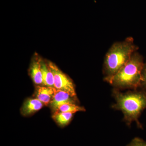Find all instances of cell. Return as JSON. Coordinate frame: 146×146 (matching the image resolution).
<instances>
[{
  "mask_svg": "<svg viewBox=\"0 0 146 146\" xmlns=\"http://www.w3.org/2000/svg\"><path fill=\"white\" fill-rule=\"evenodd\" d=\"M138 48L131 36L123 41L114 43L105 56L103 69L104 81L110 83L113 76L127 63Z\"/></svg>",
  "mask_w": 146,
  "mask_h": 146,
  "instance_id": "obj_1",
  "label": "cell"
},
{
  "mask_svg": "<svg viewBox=\"0 0 146 146\" xmlns=\"http://www.w3.org/2000/svg\"><path fill=\"white\" fill-rule=\"evenodd\" d=\"M144 64L143 56L135 52L127 63L113 76L110 84L117 90H136L141 87Z\"/></svg>",
  "mask_w": 146,
  "mask_h": 146,
  "instance_id": "obj_2",
  "label": "cell"
},
{
  "mask_svg": "<svg viewBox=\"0 0 146 146\" xmlns=\"http://www.w3.org/2000/svg\"><path fill=\"white\" fill-rule=\"evenodd\" d=\"M113 94L116 100L113 108L121 111L124 119L128 125L136 121L139 125L138 117L146 108V92L129 91L122 93L115 89Z\"/></svg>",
  "mask_w": 146,
  "mask_h": 146,
  "instance_id": "obj_3",
  "label": "cell"
},
{
  "mask_svg": "<svg viewBox=\"0 0 146 146\" xmlns=\"http://www.w3.org/2000/svg\"><path fill=\"white\" fill-rule=\"evenodd\" d=\"M48 65L54 76V88L65 91L73 97H76L75 88L72 80L62 72L54 63L48 61Z\"/></svg>",
  "mask_w": 146,
  "mask_h": 146,
  "instance_id": "obj_4",
  "label": "cell"
},
{
  "mask_svg": "<svg viewBox=\"0 0 146 146\" xmlns=\"http://www.w3.org/2000/svg\"><path fill=\"white\" fill-rule=\"evenodd\" d=\"M77 98L65 91L56 89L53 98L50 102V107L54 113L57 112L59 108L66 104H76Z\"/></svg>",
  "mask_w": 146,
  "mask_h": 146,
  "instance_id": "obj_5",
  "label": "cell"
},
{
  "mask_svg": "<svg viewBox=\"0 0 146 146\" xmlns=\"http://www.w3.org/2000/svg\"><path fill=\"white\" fill-rule=\"evenodd\" d=\"M56 89L54 87L47 86H36V98L42 102L45 105L50 104L52 100Z\"/></svg>",
  "mask_w": 146,
  "mask_h": 146,
  "instance_id": "obj_6",
  "label": "cell"
},
{
  "mask_svg": "<svg viewBox=\"0 0 146 146\" xmlns=\"http://www.w3.org/2000/svg\"><path fill=\"white\" fill-rule=\"evenodd\" d=\"M44 105L37 98L29 99L25 102L21 108V114L24 116L31 115L41 109Z\"/></svg>",
  "mask_w": 146,
  "mask_h": 146,
  "instance_id": "obj_7",
  "label": "cell"
},
{
  "mask_svg": "<svg viewBox=\"0 0 146 146\" xmlns=\"http://www.w3.org/2000/svg\"><path fill=\"white\" fill-rule=\"evenodd\" d=\"M42 58L35 56L32 60L30 66V74L33 80L37 85L42 84V77L41 68Z\"/></svg>",
  "mask_w": 146,
  "mask_h": 146,
  "instance_id": "obj_8",
  "label": "cell"
},
{
  "mask_svg": "<svg viewBox=\"0 0 146 146\" xmlns=\"http://www.w3.org/2000/svg\"><path fill=\"white\" fill-rule=\"evenodd\" d=\"M41 68L43 81L42 85L54 88L53 74L48 65V62L41 59Z\"/></svg>",
  "mask_w": 146,
  "mask_h": 146,
  "instance_id": "obj_9",
  "label": "cell"
},
{
  "mask_svg": "<svg viewBox=\"0 0 146 146\" xmlns=\"http://www.w3.org/2000/svg\"><path fill=\"white\" fill-rule=\"evenodd\" d=\"M74 114L71 112H57L54 113L52 117L58 125L64 127L70 122Z\"/></svg>",
  "mask_w": 146,
  "mask_h": 146,
  "instance_id": "obj_10",
  "label": "cell"
},
{
  "mask_svg": "<svg viewBox=\"0 0 146 146\" xmlns=\"http://www.w3.org/2000/svg\"><path fill=\"white\" fill-rule=\"evenodd\" d=\"M85 111V109L84 108L79 106L76 104H66L61 106L59 108L57 112H71L75 113L78 112Z\"/></svg>",
  "mask_w": 146,
  "mask_h": 146,
  "instance_id": "obj_11",
  "label": "cell"
},
{
  "mask_svg": "<svg viewBox=\"0 0 146 146\" xmlns=\"http://www.w3.org/2000/svg\"><path fill=\"white\" fill-rule=\"evenodd\" d=\"M127 146H146V143L138 138H135Z\"/></svg>",
  "mask_w": 146,
  "mask_h": 146,
  "instance_id": "obj_12",
  "label": "cell"
},
{
  "mask_svg": "<svg viewBox=\"0 0 146 146\" xmlns=\"http://www.w3.org/2000/svg\"><path fill=\"white\" fill-rule=\"evenodd\" d=\"M142 86L146 87V63H145L142 71Z\"/></svg>",
  "mask_w": 146,
  "mask_h": 146,
  "instance_id": "obj_13",
  "label": "cell"
}]
</instances>
